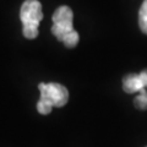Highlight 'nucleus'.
<instances>
[{
  "label": "nucleus",
  "mask_w": 147,
  "mask_h": 147,
  "mask_svg": "<svg viewBox=\"0 0 147 147\" xmlns=\"http://www.w3.org/2000/svg\"><path fill=\"white\" fill-rule=\"evenodd\" d=\"M20 18L24 25L22 33L26 38L34 39L38 37V27L43 20L42 4L38 0H26L20 10Z\"/></svg>",
  "instance_id": "obj_2"
},
{
  "label": "nucleus",
  "mask_w": 147,
  "mask_h": 147,
  "mask_svg": "<svg viewBox=\"0 0 147 147\" xmlns=\"http://www.w3.org/2000/svg\"><path fill=\"white\" fill-rule=\"evenodd\" d=\"M140 76H141L142 81H144L145 87L147 88V69H146V70H144V71H141V72H140Z\"/></svg>",
  "instance_id": "obj_8"
},
{
  "label": "nucleus",
  "mask_w": 147,
  "mask_h": 147,
  "mask_svg": "<svg viewBox=\"0 0 147 147\" xmlns=\"http://www.w3.org/2000/svg\"><path fill=\"white\" fill-rule=\"evenodd\" d=\"M134 104L137 109H141V110L147 109V90L146 88L139 92V94L134 99Z\"/></svg>",
  "instance_id": "obj_6"
},
{
  "label": "nucleus",
  "mask_w": 147,
  "mask_h": 147,
  "mask_svg": "<svg viewBox=\"0 0 147 147\" xmlns=\"http://www.w3.org/2000/svg\"><path fill=\"white\" fill-rule=\"evenodd\" d=\"M53 27L52 33L57 37L58 40H61L65 37L75 31L72 25L74 21V12L69 6H60L58 7L53 13Z\"/></svg>",
  "instance_id": "obj_3"
},
{
  "label": "nucleus",
  "mask_w": 147,
  "mask_h": 147,
  "mask_svg": "<svg viewBox=\"0 0 147 147\" xmlns=\"http://www.w3.org/2000/svg\"><path fill=\"white\" fill-rule=\"evenodd\" d=\"M123 88L126 93H139L146 87L140 74H129L123 79Z\"/></svg>",
  "instance_id": "obj_4"
},
{
  "label": "nucleus",
  "mask_w": 147,
  "mask_h": 147,
  "mask_svg": "<svg viewBox=\"0 0 147 147\" xmlns=\"http://www.w3.org/2000/svg\"><path fill=\"white\" fill-rule=\"evenodd\" d=\"M79 40H80V36L76 31H72L71 33H69L65 38H64L61 42L64 43L66 48H75L77 44H79Z\"/></svg>",
  "instance_id": "obj_7"
},
{
  "label": "nucleus",
  "mask_w": 147,
  "mask_h": 147,
  "mask_svg": "<svg viewBox=\"0 0 147 147\" xmlns=\"http://www.w3.org/2000/svg\"><path fill=\"white\" fill-rule=\"evenodd\" d=\"M40 97L37 103V110L47 115L52 112L54 107H64L69 100V91L65 86L55 82H49V84H39L38 86Z\"/></svg>",
  "instance_id": "obj_1"
},
{
  "label": "nucleus",
  "mask_w": 147,
  "mask_h": 147,
  "mask_svg": "<svg viewBox=\"0 0 147 147\" xmlns=\"http://www.w3.org/2000/svg\"><path fill=\"white\" fill-rule=\"evenodd\" d=\"M139 26L140 30L147 34V0H144L139 11Z\"/></svg>",
  "instance_id": "obj_5"
}]
</instances>
